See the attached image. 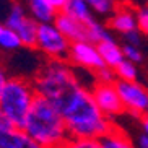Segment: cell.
Instances as JSON below:
<instances>
[{
  "instance_id": "cell-32",
  "label": "cell",
  "mask_w": 148,
  "mask_h": 148,
  "mask_svg": "<svg viewBox=\"0 0 148 148\" xmlns=\"http://www.w3.org/2000/svg\"><path fill=\"white\" fill-rule=\"evenodd\" d=\"M143 116H148V109H147V111H145V114H143Z\"/></svg>"
},
{
  "instance_id": "cell-21",
  "label": "cell",
  "mask_w": 148,
  "mask_h": 148,
  "mask_svg": "<svg viewBox=\"0 0 148 148\" xmlns=\"http://www.w3.org/2000/svg\"><path fill=\"white\" fill-rule=\"evenodd\" d=\"M88 29H90V41L95 44H98L99 41H104V39H109V38H112L109 29L104 26V25H101L95 20L93 23L88 25Z\"/></svg>"
},
{
  "instance_id": "cell-18",
  "label": "cell",
  "mask_w": 148,
  "mask_h": 148,
  "mask_svg": "<svg viewBox=\"0 0 148 148\" xmlns=\"http://www.w3.org/2000/svg\"><path fill=\"white\" fill-rule=\"evenodd\" d=\"M116 75H117V78H122V80H138V69H137V64L132 60H124L116 67Z\"/></svg>"
},
{
  "instance_id": "cell-10",
  "label": "cell",
  "mask_w": 148,
  "mask_h": 148,
  "mask_svg": "<svg viewBox=\"0 0 148 148\" xmlns=\"http://www.w3.org/2000/svg\"><path fill=\"white\" fill-rule=\"evenodd\" d=\"M54 23L70 39V42H75V41H90L88 23L80 21L77 18L70 16L65 12H57L56 18H54Z\"/></svg>"
},
{
  "instance_id": "cell-16",
  "label": "cell",
  "mask_w": 148,
  "mask_h": 148,
  "mask_svg": "<svg viewBox=\"0 0 148 148\" xmlns=\"http://www.w3.org/2000/svg\"><path fill=\"white\" fill-rule=\"evenodd\" d=\"M99 143L103 148H129L132 147V140L127 137L121 129L114 125L108 134H104L99 138Z\"/></svg>"
},
{
  "instance_id": "cell-14",
  "label": "cell",
  "mask_w": 148,
  "mask_h": 148,
  "mask_svg": "<svg viewBox=\"0 0 148 148\" xmlns=\"http://www.w3.org/2000/svg\"><path fill=\"white\" fill-rule=\"evenodd\" d=\"M26 3H28V8H29V15L38 23L54 21L57 12L51 7L47 0H26Z\"/></svg>"
},
{
  "instance_id": "cell-12",
  "label": "cell",
  "mask_w": 148,
  "mask_h": 148,
  "mask_svg": "<svg viewBox=\"0 0 148 148\" xmlns=\"http://www.w3.org/2000/svg\"><path fill=\"white\" fill-rule=\"evenodd\" d=\"M96 46H98V51H99L101 57H103V60H104V64L108 67L116 69V67L125 59V57H124V52H122V46L116 42L114 38L99 41Z\"/></svg>"
},
{
  "instance_id": "cell-25",
  "label": "cell",
  "mask_w": 148,
  "mask_h": 148,
  "mask_svg": "<svg viewBox=\"0 0 148 148\" xmlns=\"http://www.w3.org/2000/svg\"><path fill=\"white\" fill-rule=\"evenodd\" d=\"M122 36V41L127 44H134V46H140L142 47V31L137 28V29H132V31H127L124 33Z\"/></svg>"
},
{
  "instance_id": "cell-8",
  "label": "cell",
  "mask_w": 148,
  "mask_h": 148,
  "mask_svg": "<svg viewBox=\"0 0 148 148\" xmlns=\"http://www.w3.org/2000/svg\"><path fill=\"white\" fill-rule=\"evenodd\" d=\"M93 96H95V101L98 108L101 109V112L108 116L109 119L112 117H117L121 116L125 108L122 104V99L117 93V88L114 83H103V82H98L93 86L91 90Z\"/></svg>"
},
{
  "instance_id": "cell-28",
  "label": "cell",
  "mask_w": 148,
  "mask_h": 148,
  "mask_svg": "<svg viewBox=\"0 0 148 148\" xmlns=\"http://www.w3.org/2000/svg\"><path fill=\"white\" fill-rule=\"evenodd\" d=\"M49 3H51V7H52L56 12H62L64 10V7H65L67 0H47Z\"/></svg>"
},
{
  "instance_id": "cell-15",
  "label": "cell",
  "mask_w": 148,
  "mask_h": 148,
  "mask_svg": "<svg viewBox=\"0 0 148 148\" xmlns=\"http://www.w3.org/2000/svg\"><path fill=\"white\" fill-rule=\"evenodd\" d=\"M38 26H39V23L29 15V16H26V20L15 29L18 33V36H20L21 42H23V47H36V41H38Z\"/></svg>"
},
{
  "instance_id": "cell-11",
  "label": "cell",
  "mask_w": 148,
  "mask_h": 148,
  "mask_svg": "<svg viewBox=\"0 0 148 148\" xmlns=\"http://www.w3.org/2000/svg\"><path fill=\"white\" fill-rule=\"evenodd\" d=\"M36 147L38 145L20 127H13L10 130H0V148H36Z\"/></svg>"
},
{
  "instance_id": "cell-29",
  "label": "cell",
  "mask_w": 148,
  "mask_h": 148,
  "mask_svg": "<svg viewBox=\"0 0 148 148\" xmlns=\"http://www.w3.org/2000/svg\"><path fill=\"white\" fill-rule=\"evenodd\" d=\"M7 80H8V77H7V73H5L3 67L0 65V96H2V91H3L5 85H7Z\"/></svg>"
},
{
  "instance_id": "cell-13",
  "label": "cell",
  "mask_w": 148,
  "mask_h": 148,
  "mask_svg": "<svg viewBox=\"0 0 148 148\" xmlns=\"http://www.w3.org/2000/svg\"><path fill=\"white\" fill-rule=\"evenodd\" d=\"M62 12H65L70 16L77 18V20H80L83 23H88V25L96 20L95 13L90 8V5H88L86 0H67V3H65V7H64Z\"/></svg>"
},
{
  "instance_id": "cell-19",
  "label": "cell",
  "mask_w": 148,
  "mask_h": 148,
  "mask_svg": "<svg viewBox=\"0 0 148 148\" xmlns=\"http://www.w3.org/2000/svg\"><path fill=\"white\" fill-rule=\"evenodd\" d=\"M26 12H25V8H23L20 3H13L12 5V8H10L8 15H7V18H5V26L12 28V29H16L20 25H21L25 20H26Z\"/></svg>"
},
{
  "instance_id": "cell-5",
  "label": "cell",
  "mask_w": 148,
  "mask_h": 148,
  "mask_svg": "<svg viewBox=\"0 0 148 148\" xmlns=\"http://www.w3.org/2000/svg\"><path fill=\"white\" fill-rule=\"evenodd\" d=\"M70 39L62 33L54 21L39 23L38 26V41L36 49H39L49 59H60L67 60L70 52Z\"/></svg>"
},
{
  "instance_id": "cell-33",
  "label": "cell",
  "mask_w": 148,
  "mask_h": 148,
  "mask_svg": "<svg viewBox=\"0 0 148 148\" xmlns=\"http://www.w3.org/2000/svg\"><path fill=\"white\" fill-rule=\"evenodd\" d=\"M2 28H3V25H0V31H2Z\"/></svg>"
},
{
  "instance_id": "cell-3",
  "label": "cell",
  "mask_w": 148,
  "mask_h": 148,
  "mask_svg": "<svg viewBox=\"0 0 148 148\" xmlns=\"http://www.w3.org/2000/svg\"><path fill=\"white\" fill-rule=\"evenodd\" d=\"M78 85L82 83L69 65V60L60 59H51L34 78L36 93L49 99L54 106L60 104Z\"/></svg>"
},
{
  "instance_id": "cell-2",
  "label": "cell",
  "mask_w": 148,
  "mask_h": 148,
  "mask_svg": "<svg viewBox=\"0 0 148 148\" xmlns=\"http://www.w3.org/2000/svg\"><path fill=\"white\" fill-rule=\"evenodd\" d=\"M23 130L38 147H70L72 142L64 116L41 95H36Z\"/></svg>"
},
{
  "instance_id": "cell-4",
  "label": "cell",
  "mask_w": 148,
  "mask_h": 148,
  "mask_svg": "<svg viewBox=\"0 0 148 148\" xmlns=\"http://www.w3.org/2000/svg\"><path fill=\"white\" fill-rule=\"evenodd\" d=\"M36 95L38 93L34 82H29L21 77L8 78L0 96V109L15 125L23 129Z\"/></svg>"
},
{
  "instance_id": "cell-27",
  "label": "cell",
  "mask_w": 148,
  "mask_h": 148,
  "mask_svg": "<svg viewBox=\"0 0 148 148\" xmlns=\"http://www.w3.org/2000/svg\"><path fill=\"white\" fill-rule=\"evenodd\" d=\"M13 127H16V125H15L13 122L5 116L3 111L0 109V130H10V129H13Z\"/></svg>"
},
{
  "instance_id": "cell-6",
  "label": "cell",
  "mask_w": 148,
  "mask_h": 148,
  "mask_svg": "<svg viewBox=\"0 0 148 148\" xmlns=\"http://www.w3.org/2000/svg\"><path fill=\"white\" fill-rule=\"evenodd\" d=\"M114 85L117 88V93L127 112L137 117H142L148 109V88L142 85L138 80L117 78Z\"/></svg>"
},
{
  "instance_id": "cell-26",
  "label": "cell",
  "mask_w": 148,
  "mask_h": 148,
  "mask_svg": "<svg viewBox=\"0 0 148 148\" xmlns=\"http://www.w3.org/2000/svg\"><path fill=\"white\" fill-rule=\"evenodd\" d=\"M70 147H78V148H101L99 138H78L72 140Z\"/></svg>"
},
{
  "instance_id": "cell-24",
  "label": "cell",
  "mask_w": 148,
  "mask_h": 148,
  "mask_svg": "<svg viewBox=\"0 0 148 148\" xmlns=\"http://www.w3.org/2000/svg\"><path fill=\"white\" fill-rule=\"evenodd\" d=\"M95 75H96V78H98V82H103V83H114L117 80L116 70L112 67H108V65H104L101 70H98Z\"/></svg>"
},
{
  "instance_id": "cell-7",
  "label": "cell",
  "mask_w": 148,
  "mask_h": 148,
  "mask_svg": "<svg viewBox=\"0 0 148 148\" xmlns=\"http://www.w3.org/2000/svg\"><path fill=\"white\" fill-rule=\"evenodd\" d=\"M67 60L73 65L82 67V69L91 70L95 73L106 65L99 51H98V46L91 41H75V42H72Z\"/></svg>"
},
{
  "instance_id": "cell-22",
  "label": "cell",
  "mask_w": 148,
  "mask_h": 148,
  "mask_svg": "<svg viewBox=\"0 0 148 148\" xmlns=\"http://www.w3.org/2000/svg\"><path fill=\"white\" fill-rule=\"evenodd\" d=\"M122 52L124 57L127 60H132L135 64H142L143 62V52H142V47L140 46H134V44H122Z\"/></svg>"
},
{
  "instance_id": "cell-9",
  "label": "cell",
  "mask_w": 148,
  "mask_h": 148,
  "mask_svg": "<svg viewBox=\"0 0 148 148\" xmlns=\"http://www.w3.org/2000/svg\"><path fill=\"white\" fill-rule=\"evenodd\" d=\"M108 26L119 34L137 29L138 28V25H137V8H134V5L125 3V2L117 3L114 12L109 15Z\"/></svg>"
},
{
  "instance_id": "cell-30",
  "label": "cell",
  "mask_w": 148,
  "mask_h": 148,
  "mask_svg": "<svg viewBox=\"0 0 148 148\" xmlns=\"http://www.w3.org/2000/svg\"><path fill=\"white\" fill-rule=\"evenodd\" d=\"M135 145H137V147H140V148H148V135L147 134H142L138 138H137Z\"/></svg>"
},
{
  "instance_id": "cell-20",
  "label": "cell",
  "mask_w": 148,
  "mask_h": 148,
  "mask_svg": "<svg viewBox=\"0 0 148 148\" xmlns=\"http://www.w3.org/2000/svg\"><path fill=\"white\" fill-rule=\"evenodd\" d=\"M90 8L93 10L95 15H103V16H108L114 12L117 2L116 0H86Z\"/></svg>"
},
{
  "instance_id": "cell-23",
  "label": "cell",
  "mask_w": 148,
  "mask_h": 148,
  "mask_svg": "<svg viewBox=\"0 0 148 148\" xmlns=\"http://www.w3.org/2000/svg\"><path fill=\"white\" fill-rule=\"evenodd\" d=\"M137 25H138L142 34L148 36V3L137 8Z\"/></svg>"
},
{
  "instance_id": "cell-1",
  "label": "cell",
  "mask_w": 148,
  "mask_h": 148,
  "mask_svg": "<svg viewBox=\"0 0 148 148\" xmlns=\"http://www.w3.org/2000/svg\"><path fill=\"white\" fill-rule=\"evenodd\" d=\"M56 108L65 119L72 140L101 138L114 127L112 121L98 108L91 90L83 85H78Z\"/></svg>"
},
{
  "instance_id": "cell-31",
  "label": "cell",
  "mask_w": 148,
  "mask_h": 148,
  "mask_svg": "<svg viewBox=\"0 0 148 148\" xmlns=\"http://www.w3.org/2000/svg\"><path fill=\"white\" fill-rule=\"evenodd\" d=\"M142 121H140V125H142V132L148 135V116H142Z\"/></svg>"
},
{
  "instance_id": "cell-17",
  "label": "cell",
  "mask_w": 148,
  "mask_h": 148,
  "mask_svg": "<svg viewBox=\"0 0 148 148\" xmlns=\"http://www.w3.org/2000/svg\"><path fill=\"white\" fill-rule=\"evenodd\" d=\"M20 47H23V42L18 33L3 25V28L0 31V49L7 51V52H13V51H18Z\"/></svg>"
}]
</instances>
